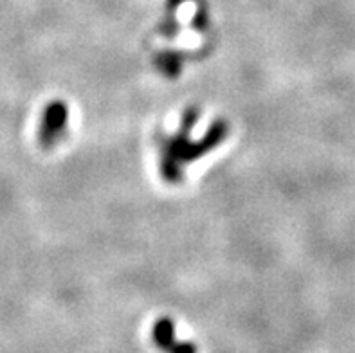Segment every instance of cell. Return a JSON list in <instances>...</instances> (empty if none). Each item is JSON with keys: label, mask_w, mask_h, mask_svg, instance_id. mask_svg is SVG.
Wrapping results in <instances>:
<instances>
[{"label": "cell", "mask_w": 355, "mask_h": 353, "mask_svg": "<svg viewBox=\"0 0 355 353\" xmlns=\"http://www.w3.org/2000/svg\"><path fill=\"white\" fill-rule=\"evenodd\" d=\"M67 126V107L62 101H53L44 110L38 139L44 148H53L65 134Z\"/></svg>", "instance_id": "6da1fadb"}, {"label": "cell", "mask_w": 355, "mask_h": 353, "mask_svg": "<svg viewBox=\"0 0 355 353\" xmlns=\"http://www.w3.org/2000/svg\"><path fill=\"white\" fill-rule=\"evenodd\" d=\"M152 336L153 343L164 353H197V346L193 343H177L175 327L168 318H161L153 325Z\"/></svg>", "instance_id": "7a4b0ae2"}]
</instances>
